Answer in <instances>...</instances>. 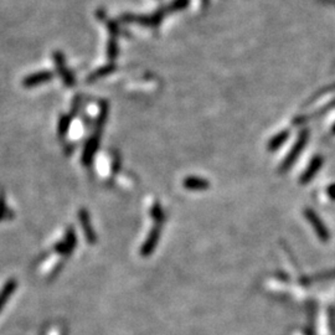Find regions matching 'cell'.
I'll return each mask as SVG.
<instances>
[{
  "mask_svg": "<svg viewBox=\"0 0 335 335\" xmlns=\"http://www.w3.org/2000/svg\"><path fill=\"white\" fill-rule=\"evenodd\" d=\"M308 134H309L308 130H303V132L301 133V136H299V139L296 142V144H294V147L292 148L291 153H289L288 157H287L285 159V162H283L282 167H281V171H285L288 168H291L292 164L296 162V159L298 158L299 153H301L302 149L304 148V144H305V142H307V139H308Z\"/></svg>",
  "mask_w": 335,
  "mask_h": 335,
  "instance_id": "cell-1",
  "label": "cell"
},
{
  "mask_svg": "<svg viewBox=\"0 0 335 335\" xmlns=\"http://www.w3.org/2000/svg\"><path fill=\"white\" fill-rule=\"evenodd\" d=\"M304 215H305V218L312 222V226L314 227L315 232H317L319 238H320L321 241H328L329 237H330L328 229L324 226V224L321 222V220L319 219L317 215H315L314 211H312L310 209H307V210L304 211Z\"/></svg>",
  "mask_w": 335,
  "mask_h": 335,
  "instance_id": "cell-2",
  "label": "cell"
},
{
  "mask_svg": "<svg viewBox=\"0 0 335 335\" xmlns=\"http://www.w3.org/2000/svg\"><path fill=\"white\" fill-rule=\"evenodd\" d=\"M321 164H323V158L321 157H315L314 159L312 160V163L309 164V167L307 168V170L303 173L302 178H301V183H307V181H309L310 179L313 178V176L315 175V173L320 169Z\"/></svg>",
  "mask_w": 335,
  "mask_h": 335,
  "instance_id": "cell-3",
  "label": "cell"
},
{
  "mask_svg": "<svg viewBox=\"0 0 335 335\" xmlns=\"http://www.w3.org/2000/svg\"><path fill=\"white\" fill-rule=\"evenodd\" d=\"M184 186L189 190H205L210 186L209 181L197 176H190L184 180Z\"/></svg>",
  "mask_w": 335,
  "mask_h": 335,
  "instance_id": "cell-4",
  "label": "cell"
},
{
  "mask_svg": "<svg viewBox=\"0 0 335 335\" xmlns=\"http://www.w3.org/2000/svg\"><path fill=\"white\" fill-rule=\"evenodd\" d=\"M159 236H160V230L155 227V229L151 232V235H149L148 240H147L146 243H144L143 248H142V254H143V256H148V254H151V252L154 250L155 245H157L158 240H159Z\"/></svg>",
  "mask_w": 335,
  "mask_h": 335,
  "instance_id": "cell-5",
  "label": "cell"
},
{
  "mask_svg": "<svg viewBox=\"0 0 335 335\" xmlns=\"http://www.w3.org/2000/svg\"><path fill=\"white\" fill-rule=\"evenodd\" d=\"M288 138H289V132H288V130H285V132L277 134V136L273 137L272 141H271L270 143H268V147H267V148L270 149L271 152L276 151V149L280 148V147L282 146V144L285 143V142H286Z\"/></svg>",
  "mask_w": 335,
  "mask_h": 335,
  "instance_id": "cell-6",
  "label": "cell"
},
{
  "mask_svg": "<svg viewBox=\"0 0 335 335\" xmlns=\"http://www.w3.org/2000/svg\"><path fill=\"white\" fill-rule=\"evenodd\" d=\"M14 289H15V281H9V282L5 285L4 288H3L2 293H0V310L3 309V307L5 305V302L8 301V298L12 296Z\"/></svg>",
  "mask_w": 335,
  "mask_h": 335,
  "instance_id": "cell-7",
  "label": "cell"
},
{
  "mask_svg": "<svg viewBox=\"0 0 335 335\" xmlns=\"http://www.w3.org/2000/svg\"><path fill=\"white\" fill-rule=\"evenodd\" d=\"M81 220H82V222H84L85 231H86V235H87L88 240L95 241V236H93V231H91V230H88V226L91 227V225L88 224V216L86 215L85 211H82V213H81Z\"/></svg>",
  "mask_w": 335,
  "mask_h": 335,
  "instance_id": "cell-8",
  "label": "cell"
},
{
  "mask_svg": "<svg viewBox=\"0 0 335 335\" xmlns=\"http://www.w3.org/2000/svg\"><path fill=\"white\" fill-rule=\"evenodd\" d=\"M50 76L49 75H37V76L35 77H30V79H28L25 81V85L26 86H34L36 82H42V81H46V80H49Z\"/></svg>",
  "mask_w": 335,
  "mask_h": 335,
  "instance_id": "cell-9",
  "label": "cell"
},
{
  "mask_svg": "<svg viewBox=\"0 0 335 335\" xmlns=\"http://www.w3.org/2000/svg\"><path fill=\"white\" fill-rule=\"evenodd\" d=\"M326 191H328V196L330 197L331 200H335V184L330 185V186L328 187V190H326Z\"/></svg>",
  "mask_w": 335,
  "mask_h": 335,
  "instance_id": "cell-10",
  "label": "cell"
},
{
  "mask_svg": "<svg viewBox=\"0 0 335 335\" xmlns=\"http://www.w3.org/2000/svg\"><path fill=\"white\" fill-rule=\"evenodd\" d=\"M333 130H334V133H335V125H334V128H333Z\"/></svg>",
  "mask_w": 335,
  "mask_h": 335,
  "instance_id": "cell-11",
  "label": "cell"
}]
</instances>
